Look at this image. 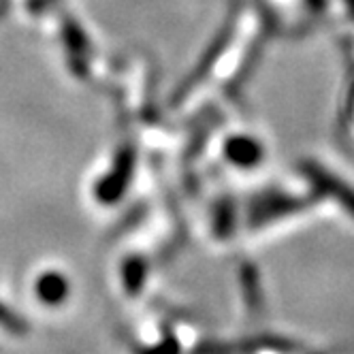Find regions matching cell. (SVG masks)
<instances>
[{
  "label": "cell",
  "mask_w": 354,
  "mask_h": 354,
  "mask_svg": "<svg viewBox=\"0 0 354 354\" xmlns=\"http://www.w3.org/2000/svg\"><path fill=\"white\" fill-rule=\"evenodd\" d=\"M0 328H5L11 335H24L28 331V322L0 301Z\"/></svg>",
  "instance_id": "cell-7"
},
{
  "label": "cell",
  "mask_w": 354,
  "mask_h": 354,
  "mask_svg": "<svg viewBox=\"0 0 354 354\" xmlns=\"http://www.w3.org/2000/svg\"><path fill=\"white\" fill-rule=\"evenodd\" d=\"M147 280V263L141 257H131L122 265V284L131 295H137Z\"/></svg>",
  "instance_id": "cell-6"
},
{
  "label": "cell",
  "mask_w": 354,
  "mask_h": 354,
  "mask_svg": "<svg viewBox=\"0 0 354 354\" xmlns=\"http://www.w3.org/2000/svg\"><path fill=\"white\" fill-rule=\"evenodd\" d=\"M141 354H180V342L167 335L160 344H154L151 348H145Z\"/></svg>",
  "instance_id": "cell-9"
},
{
  "label": "cell",
  "mask_w": 354,
  "mask_h": 354,
  "mask_svg": "<svg viewBox=\"0 0 354 354\" xmlns=\"http://www.w3.org/2000/svg\"><path fill=\"white\" fill-rule=\"evenodd\" d=\"M233 226H235V214L233 207L229 203H224L216 209V218H214V231L218 237H229L233 235Z\"/></svg>",
  "instance_id": "cell-8"
},
{
  "label": "cell",
  "mask_w": 354,
  "mask_h": 354,
  "mask_svg": "<svg viewBox=\"0 0 354 354\" xmlns=\"http://www.w3.org/2000/svg\"><path fill=\"white\" fill-rule=\"evenodd\" d=\"M35 292L45 306H60L68 297V280L60 271H45L43 275H39Z\"/></svg>",
  "instance_id": "cell-4"
},
{
  "label": "cell",
  "mask_w": 354,
  "mask_h": 354,
  "mask_svg": "<svg viewBox=\"0 0 354 354\" xmlns=\"http://www.w3.org/2000/svg\"><path fill=\"white\" fill-rule=\"evenodd\" d=\"M303 171H306L308 180L316 190H320L326 196H333L348 214L354 216V190L348 184H344L333 173L324 171L318 165H303Z\"/></svg>",
  "instance_id": "cell-2"
},
{
  "label": "cell",
  "mask_w": 354,
  "mask_h": 354,
  "mask_svg": "<svg viewBox=\"0 0 354 354\" xmlns=\"http://www.w3.org/2000/svg\"><path fill=\"white\" fill-rule=\"evenodd\" d=\"M135 169V154L131 149H124L115 158L111 171L96 184V198L100 203H115V201L126 192Z\"/></svg>",
  "instance_id": "cell-1"
},
{
  "label": "cell",
  "mask_w": 354,
  "mask_h": 354,
  "mask_svg": "<svg viewBox=\"0 0 354 354\" xmlns=\"http://www.w3.org/2000/svg\"><path fill=\"white\" fill-rule=\"evenodd\" d=\"M226 158L237 167H254L263 158V145L252 137H233L226 141Z\"/></svg>",
  "instance_id": "cell-5"
},
{
  "label": "cell",
  "mask_w": 354,
  "mask_h": 354,
  "mask_svg": "<svg viewBox=\"0 0 354 354\" xmlns=\"http://www.w3.org/2000/svg\"><path fill=\"white\" fill-rule=\"evenodd\" d=\"M303 205V201L292 198V196H269V198H261L259 203L252 207V224H265L269 220L282 218L286 214L299 212Z\"/></svg>",
  "instance_id": "cell-3"
}]
</instances>
